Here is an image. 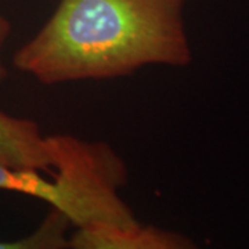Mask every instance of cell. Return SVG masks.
I'll return each mask as SVG.
<instances>
[{
    "instance_id": "3",
    "label": "cell",
    "mask_w": 249,
    "mask_h": 249,
    "mask_svg": "<svg viewBox=\"0 0 249 249\" xmlns=\"http://www.w3.org/2000/svg\"><path fill=\"white\" fill-rule=\"evenodd\" d=\"M0 163L54 175V151L50 136L27 118L0 109Z\"/></svg>"
},
{
    "instance_id": "1",
    "label": "cell",
    "mask_w": 249,
    "mask_h": 249,
    "mask_svg": "<svg viewBox=\"0 0 249 249\" xmlns=\"http://www.w3.org/2000/svg\"><path fill=\"white\" fill-rule=\"evenodd\" d=\"M186 0H60L13 57L42 85L114 79L147 65L193 61Z\"/></svg>"
},
{
    "instance_id": "4",
    "label": "cell",
    "mask_w": 249,
    "mask_h": 249,
    "mask_svg": "<svg viewBox=\"0 0 249 249\" xmlns=\"http://www.w3.org/2000/svg\"><path fill=\"white\" fill-rule=\"evenodd\" d=\"M72 227L67 214L50 208L31 234L17 241H0V249H70Z\"/></svg>"
},
{
    "instance_id": "2",
    "label": "cell",
    "mask_w": 249,
    "mask_h": 249,
    "mask_svg": "<svg viewBox=\"0 0 249 249\" xmlns=\"http://www.w3.org/2000/svg\"><path fill=\"white\" fill-rule=\"evenodd\" d=\"M70 249H199L183 232L152 224H90L73 229Z\"/></svg>"
},
{
    "instance_id": "5",
    "label": "cell",
    "mask_w": 249,
    "mask_h": 249,
    "mask_svg": "<svg viewBox=\"0 0 249 249\" xmlns=\"http://www.w3.org/2000/svg\"><path fill=\"white\" fill-rule=\"evenodd\" d=\"M10 32H11L10 21L4 16L0 14V83L4 82V80L7 79V76H9L7 67L4 64V60H3V50H4L6 42L9 39Z\"/></svg>"
}]
</instances>
